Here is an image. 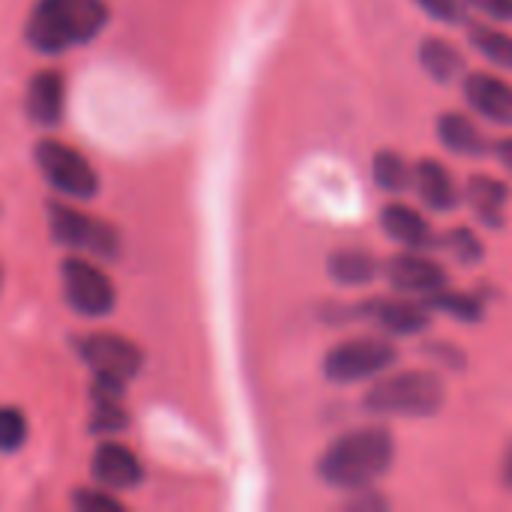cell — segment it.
Returning <instances> with one entry per match:
<instances>
[{
    "label": "cell",
    "instance_id": "cell-1",
    "mask_svg": "<svg viewBox=\"0 0 512 512\" xmlns=\"http://www.w3.org/2000/svg\"><path fill=\"white\" fill-rule=\"evenodd\" d=\"M396 459V441L381 426H363L336 438L318 462V474L327 486L357 492L375 486Z\"/></svg>",
    "mask_w": 512,
    "mask_h": 512
},
{
    "label": "cell",
    "instance_id": "cell-18",
    "mask_svg": "<svg viewBox=\"0 0 512 512\" xmlns=\"http://www.w3.org/2000/svg\"><path fill=\"white\" fill-rule=\"evenodd\" d=\"M330 267V276L339 282V285H369L378 273H381V264L372 252L360 249V246H348V249H336L327 261Z\"/></svg>",
    "mask_w": 512,
    "mask_h": 512
},
{
    "label": "cell",
    "instance_id": "cell-28",
    "mask_svg": "<svg viewBox=\"0 0 512 512\" xmlns=\"http://www.w3.org/2000/svg\"><path fill=\"white\" fill-rule=\"evenodd\" d=\"M492 153L498 156V162L507 168L512 174V135H507V138H501V141H495V147H492Z\"/></svg>",
    "mask_w": 512,
    "mask_h": 512
},
{
    "label": "cell",
    "instance_id": "cell-13",
    "mask_svg": "<svg viewBox=\"0 0 512 512\" xmlns=\"http://www.w3.org/2000/svg\"><path fill=\"white\" fill-rule=\"evenodd\" d=\"M363 315L390 336H417L429 327V306L414 300H375L363 306Z\"/></svg>",
    "mask_w": 512,
    "mask_h": 512
},
{
    "label": "cell",
    "instance_id": "cell-22",
    "mask_svg": "<svg viewBox=\"0 0 512 512\" xmlns=\"http://www.w3.org/2000/svg\"><path fill=\"white\" fill-rule=\"evenodd\" d=\"M468 36H471V45L495 66L501 69H512V36L492 27V24H468Z\"/></svg>",
    "mask_w": 512,
    "mask_h": 512
},
{
    "label": "cell",
    "instance_id": "cell-3",
    "mask_svg": "<svg viewBox=\"0 0 512 512\" xmlns=\"http://www.w3.org/2000/svg\"><path fill=\"white\" fill-rule=\"evenodd\" d=\"M444 381L429 369H405L384 375L363 396V408L375 417H408L426 420L444 408Z\"/></svg>",
    "mask_w": 512,
    "mask_h": 512
},
{
    "label": "cell",
    "instance_id": "cell-27",
    "mask_svg": "<svg viewBox=\"0 0 512 512\" xmlns=\"http://www.w3.org/2000/svg\"><path fill=\"white\" fill-rule=\"evenodd\" d=\"M465 3L492 21H512V0H465Z\"/></svg>",
    "mask_w": 512,
    "mask_h": 512
},
{
    "label": "cell",
    "instance_id": "cell-10",
    "mask_svg": "<svg viewBox=\"0 0 512 512\" xmlns=\"http://www.w3.org/2000/svg\"><path fill=\"white\" fill-rule=\"evenodd\" d=\"M462 93L480 117L498 126H512V84L504 78L492 72H471L465 75Z\"/></svg>",
    "mask_w": 512,
    "mask_h": 512
},
{
    "label": "cell",
    "instance_id": "cell-12",
    "mask_svg": "<svg viewBox=\"0 0 512 512\" xmlns=\"http://www.w3.org/2000/svg\"><path fill=\"white\" fill-rule=\"evenodd\" d=\"M420 195V201L429 210L438 213H450L462 204V189L456 183V177L450 174V168L438 159H420L414 165V183H411Z\"/></svg>",
    "mask_w": 512,
    "mask_h": 512
},
{
    "label": "cell",
    "instance_id": "cell-4",
    "mask_svg": "<svg viewBox=\"0 0 512 512\" xmlns=\"http://www.w3.org/2000/svg\"><path fill=\"white\" fill-rule=\"evenodd\" d=\"M396 360L399 351L387 339H375V336L348 339L330 348V354L324 357V375L336 384H357L384 375Z\"/></svg>",
    "mask_w": 512,
    "mask_h": 512
},
{
    "label": "cell",
    "instance_id": "cell-15",
    "mask_svg": "<svg viewBox=\"0 0 512 512\" xmlns=\"http://www.w3.org/2000/svg\"><path fill=\"white\" fill-rule=\"evenodd\" d=\"M93 477L105 489H132L141 483V465L132 450L120 444H102L93 453Z\"/></svg>",
    "mask_w": 512,
    "mask_h": 512
},
{
    "label": "cell",
    "instance_id": "cell-17",
    "mask_svg": "<svg viewBox=\"0 0 512 512\" xmlns=\"http://www.w3.org/2000/svg\"><path fill=\"white\" fill-rule=\"evenodd\" d=\"M27 111L39 126H54L63 114V75L39 72L27 87Z\"/></svg>",
    "mask_w": 512,
    "mask_h": 512
},
{
    "label": "cell",
    "instance_id": "cell-20",
    "mask_svg": "<svg viewBox=\"0 0 512 512\" xmlns=\"http://www.w3.org/2000/svg\"><path fill=\"white\" fill-rule=\"evenodd\" d=\"M423 303L429 306V312H444L450 318H456L459 324H480L486 309L483 303L474 297V294H465V291H435L429 297H423Z\"/></svg>",
    "mask_w": 512,
    "mask_h": 512
},
{
    "label": "cell",
    "instance_id": "cell-24",
    "mask_svg": "<svg viewBox=\"0 0 512 512\" xmlns=\"http://www.w3.org/2000/svg\"><path fill=\"white\" fill-rule=\"evenodd\" d=\"M27 438V420L15 408H0V450L12 453Z\"/></svg>",
    "mask_w": 512,
    "mask_h": 512
},
{
    "label": "cell",
    "instance_id": "cell-5",
    "mask_svg": "<svg viewBox=\"0 0 512 512\" xmlns=\"http://www.w3.org/2000/svg\"><path fill=\"white\" fill-rule=\"evenodd\" d=\"M36 165L42 177L66 198L87 201L99 192V177L93 165L63 141H42L36 144Z\"/></svg>",
    "mask_w": 512,
    "mask_h": 512
},
{
    "label": "cell",
    "instance_id": "cell-14",
    "mask_svg": "<svg viewBox=\"0 0 512 512\" xmlns=\"http://www.w3.org/2000/svg\"><path fill=\"white\" fill-rule=\"evenodd\" d=\"M465 201L474 210V216L489 225V228H501L504 225V210L510 201V186L492 174H474L465 186Z\"/></svg>",
    "mask_w": 512,
    "mask_h": 512
},
{
    "label": "cell",
    "instance_id": "cell-19",
    "mask_svg": "<svg viewBox=\"0 0 512 512\" xmlns=\"http://www.w3.org/2000/svg\"><path fill=\"white\" fill-rule=\"evenodd\" d=\"M420 63L423 69L438 81V84H450L456 81L462 72H465V57L462 51L450 42V39H441V36H429L420 42Z\"/></svg>",
    "mask_w": 512,
    "mask_h": 512
},
{
    "label": "cell",
    "instance_id": "cell-7",
    "mask_svg": "<svg viewBox=\"0 0 512 512\" xmlns=\"http://www.w3.org/2000/svg\"><path fill=\"white\" fill-rule=\"evenodd\" d=\"M48 216H51V231L54 237L75 249V252H90V255H99V258H114L117 255V231L96 219V216H87L69 204H60L54 201L48 207Z\"/></svg>",
    "mask_w": 512,
    "mask_h": 512
},
{
    "label": "cell",
    "instance_id": "cell-6",
    "mask_svg": "<svg viewBox=\"0 0 512 512\" xmlns=\"http://www.w3.org/2000/svg\"><path fill=\"white\" fill-rule=\"evenodd\" d=\"M78 354L93 369L96 384L123 390L126 381H132L141 369V351L114 333H90L78 342Z\"/></svg>",
    "mask_w": 512,
    "mask_h": 512
},
{
    "label": "cell",
    "instance_id": "cell-16",
    "mask_svg": "<svg viewBox=\"0 0 512 512\" xmlns=\"http://www.w3.org/2000/svg\"><path fill=\"white\" fill-rule=\"evenodd\" d=\"M438 138L456 156L480 159V156H486L492 150V144L486 141L483 129L468 114H459V111H444L438 117Z\"/></svg>",
    "mask_w": 512,
    "mask_h": 512
},
{
    "label": "cell",
    "instance_id": "cell-29",
    "mask_svg": "<svg viewBox=\"0 0 512 512\" xmlns=\"http://www.w3.org/2000/svg\"><path fill=\"white\" fill-rule=\"evenodd\" d=\"M501 483H504L507 492H512V438L507 450H504V459H501Z\"/></svg>",
    "mask_w": 512,
    "mask_h": 512
},
{
    "label": "cell",
    "instance_id": "cell-2",
    "mask_svg": "<svg viewBox=\"0 0 512 512\" xmlns=\"http://www.w3.org/2000/svg\"><path fill=\"white\" fill-rule=\"evenodd\" d=\"M105 21V0H39L27 21V39L45 54H60L99 36Z\"/></svg>",
    "mask_w": 512,
    "mask_h": 512
},
{
    "label": "cell",
    "instance_id": "cell-11",
    "mask_svg": "<svg viewBox=\"0 0 512 512\" xmlns=\"http://www.w3.org/2000/svg\"><path fill=\"white\" fill-rule=\"evenodd\" d=\"M381 228L390 240H396L399 246L414 249V252H429L438 246V234L429 225V219L402 201H390L381 210Z\"/></svg>",
    "mask_w": 512,
    "mask_h": 512
},
{
    "label": "cell",
    "instance_id": "cell-8",
    "mask_svg": "<svg viewBox=\"0 0 512 512\" xmlns=\"http://www.w3.org/2000/svg\"><path fill=\"white\" fill-rule=\"evenodd\" d=\"M63 294L69 306L87 318H102L114 309V285L111 279L84 258H66L63 261Z\"/></svg>",
    "mask_w": 512,
    "mask_h": 512
},
{
    "label": "cell",
    "instance_id": "cell-9",
    "mask_svg": "<svg viewBox=\"0 0 512 512\" xmlns=\"http://www.w3.org/2000/svg\"><path fill=\"white\" fill-rule=\"evenodd\" d=\"M381 273L390 279V285L399 294H411V297H429V294L447 288L444 267L438 261H432L426 252H414V249L387 258Z\"/></svg>",
    "mask_w": 512,
    "mask_h": 512
},
{
    "label": "cell",
    "instance_id": "cell-21",
    "mask_svg": "<svg viewBox=\"0 0 512 512\" xmlns=\"http://www.w3.org/2000/svg\"><path fill=\"white\" fill-rule=\"evenodd\" d=\"M372 177H375V183L384 192L399 195V192H405L414 183V168L405 162L402 153H396V150H378L375 159H372Z\"/></svg>",
    "mask_w": 512,
    "mask_h": 512
},
{
    "label": "cell",
    "instance_id": "cell-25",
    "mask_svg": "<svg viewBox=\"0 0 512 512\" xmlns=\"http://www.w3.org/2000/svg\"><path fill=\"white\" fill-rule=\"evenodd\" d=\"M429 18L441 24H465L468 21V6L462 0H414Z\"/></svg>",
    "mask_w": 512,
    "mask_h": 512
},
{
    "label": "cell",
    "instance_id": "cell-23",
    "mask_svg": "<svg viewBox=\"0 0 512 512\" xmlns=\"http://www.w3.org/2000/svg\"><path fill=\"white\" fill-rule=\"evenodd\" d=\"M438 246L447 252V255H453L459 264H465V267H471V264H480L483 261V255H486V246H483V240L471 231V228H450L444 237H438Z\"/></svg>",
    "mask_w": 512,
    "mask_h": 512
},
{
    "label": "cell",
    "instance_id": "cell-26",
    "mask_svg": "<svg viewBox=\"0 0 512 512\" xmlns=\"http://www.w3.org/2000/svg\"><path fill=\"white\" fill-rule=\"evenodd\" d=\"M72 504L81 512H120V501L111 498L105 489H84L72 498Z\"/></svg>",
    "mask_w": 512,
    "mask_h": 512
}]
</instances>
